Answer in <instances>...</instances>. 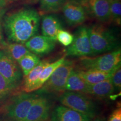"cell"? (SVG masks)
<instances>
[{"instance_id": "1", "label": "cell", "mask_w": 121, "mask_h": 121, "mask_svg": "<svg viewBox=\"0 0 121 121\" xmlns=\"http://www.w3.org/2000/svg\"><path fill=\"white\" fill-rule=\"evenodd\" d=\"M40 20L38 13L33 9H23L7 15L4 27L9 41L25 44L37 34Z\"/></svg>"}, {"instance_id": "2", "label": "cell", "mask_w": 121, "mask_h": 121, "mask_svg": "<svg viewBox=\"0 0 121 121\" xmlns=\"http://www.w3.org/2000/svg\"><path fill=\"white\" fill-rule=\"evenodd\" d=\"M89 40L93 56L112 52L118 47L116 33L102 24H94L88 28Z\"/></svg>"}, {"instance_id": "3", "label": "cell", "mask_w": 121, "mask_h": 121, "mask_svg": "<svg viewBox=\"0 0 121 121\" xmlns=\"http://www.w3.org/2000/svg\"><path fill=\"white\" fill-rule=\"evenodd\" d=\"M121 49L108 52L95 57H82L78 63L80 70L97 69L104 72H112L121 67Z\"/></svg>"}, {"instance_id": "4", "label": "cell", "mask_w": 121, "mask_h": 121, "mask_svg": "<svg viewBox=\"0 0 121 121\" xmlns=\"http://www.w3.org/2000/svg\"><path fill=\"white\" fill-rule=\"evenodd\" d=\"M75 66L73 60H66L57 68L43 86L37 90L38 95L61 93L65 91L68 77Z\"/></svg>"}, {"instance_id": "5", "label": "cell", "mask_w": 121, "mask_h": 121, "mask_svg": "<svg viewBox=\"0 0 121 121\" xmlns=\"http://www.w3.org/2000/svg\"><path fill=\"white\" fill-rule=\"evenodd\" d=\"M38 94L22 93L11 98L4 110L7 117L13 121H24L29 109Z\"/></svg>"}, {"instance_id": "6", "label": "cell", "mask_w": 121, "mask_h": 121, "mask_svg": "<svg viewBox=\"0 0 121 121\" xmlns=\"http://www.w3.org/2000/svg\"><path fill=\"white\" fill-rule=\"evenodd\" d=\"M58 101L62 105L88 116L92 119L96 117L97 113L96 105L84 93L65 91L58 98Z\"/></svg>"}, {"instance_id": "7", "label": "cell", "mask_w": 121, "mask_h": 121, "mask_svg": "<svg viewBox=\"0 0 121 121\" xmlns=\"http://www.w3.org/2000/svg\"><path fill=\"white\" fill-rule=\"evenodd\" d=\"M0 74L16 90L22 83V73L19 64L4 50H0Z\"/></svg>"}, {"instance_id": "8", "label": "cell", "mask_w": 121, "mask_h": 121, "mask_svg": "<svg viewBox=\"0 0 121 121\" xmlns=\"http://www.w3.org/2000/svg\"><path fill=\"white\" fill-rule=\"evenodd\" d=\"M66 55L77 57L93 56L89 40L88 28L83 26L76 30L73 35V42L66 49Z\"/></svg>"}, {"instance_id": "9", "label": "cell", "mask_w": 121, "mask_h": 121, "mask_svg": "<svg viewBox=\"0 0 121 121\" xmlns=\"http://www.w3.org/2000/svg\"><path fill=\"white\" fill-rule=\"evenodd\" d=\"M51 101L43 94L38 95L29 110L24 121H45L51 112Z\"/></svg>"}, {"instance_id": "10", "label": "cell", "mask_w": 121, "mask_h": 121, "mask_svg": "<svg viewBox=\"0 0 121 121\" xmlns=\"http://www.w3.org/2000/svg\"><path fill=\"white\" fill-rule=\"evenodd\" d=\"M62 9L65 19L69 25H80L86 19L87 12L85 9L77 1H66Z\"/></svg>"}, {"instance_id": "11", "label": "cell", "mask_w": 121, "mask_h": 121, "mask_svg": "<svg viewBox=\"0 0 121 121\" xmlns=\"http://www.w3.org/2000/svg\"><path fill=\"white\" fill-rule=\"evenodd\" d=\"M86 11L100 22H106L111 20L110 4L108 0H89L80 3Z\"/></svg>"}, {"instance_id": "12", "label": "cell", "mask_w": 121, "mask_h": 121, "mask_svg": "<svg viewBox=\"0 0 121 121\" xmlns=\"http://www.w3.org/2000/svg\"><path fill=\"white\" fill-rule=\"evenodd\" d=\"M30 52L44 56L52 52L56 47V41L44 35H34L25 43Z\"/></svg>"}, {"instance_id": "13", "label": "cell", "mask_w": 121, "mask_h": 121, "mask_svg": "<svg viewBox=\"0 0 121 121\" xmlns=\"http://www.w3.org/2000/svg\"><path fill=\"white\" fill-rule=\"evenodd\" d=\"M92 118L64 105H57L51 114V121H90Z\"/></svg>"}, {"instance_id": "14", "label": "cell", "mask_w": 121, "mask_h": 121, "mask_svg": "<svg viewBox=\"0 0 121 121\" xmlns=\"http://www.w3.org/2000/svg\"><path fill=\"white\" fill-rule=\"evenodd\" d=\"M42 32L43 35L56 42L58 30L62 29L60 20L54 15H45L42 17Z\"/></svg>"}, {"instance_id": "15", "label": "cell", "mask_w": 121, "mask_h": 121, "mask_svg": "<svg viewBox=\"0 0 121 121\" xmlns=\"http://www.w3.org/2000/svg\"><path fill=\"white\" fill-rule=\"evenodd\" d=\"M114 90L111 78H110L96 84H89L85 94L94 95L99 98H106L112 94Z\"/></svg>"}, {"instance_id": "16", "label": "cell", "mask_w": 121, "mask_h": 121, "mask_svg": "<svg viewBox=\"0 0 121 121\" xmlns=\"http://www.w3.org/2000/svg\"><path fill=\"white\" fill-rule=\"evenodd\" d=\"M49 62L47 60L40 61L36 67H35L29 74L24 78L22 91L25 93H31L34 91L35 86L37 83L38 78L44 68L46 67Z\"/></svg>"}, {"instance_id": "17", "label": "cell", "mask_w": 121, "mask_h": 121, "mask_svg": "<svg viewBox=\"0 0 121 121\" xmlns=\"http://www.w3.org/2000/svg\"><path fill=\"white\" fill-rule=\"evenodd\" d=\"M89 84L80 75L78 70H74L73 69L68 77L65 91L79 92L85 94Z\"/></svg>"}, {"instance_id": "18", "label": "cell", "mask_w": 121, "mask_h": 121, "mask_svg": "<svg viewBox=\"0 0 121 121\" xmlns=\"http://www.w3.org/2000/svg\"><path fill=\"white\" fill-rule=\"evenodd\" d=\"M117 69L112 72H104L93 69H86V70L77 69V70L80 75L86 82L89 84H94L111 78L113 73Z\"/></svg>"}, {"instance_id": "19", "label": "cell", "mask_w": 121, "mask_h": 121, "mask_svg": "<svg viewBox=\"0 0 121 121\" xmlns=\"http://www.w3.org/2000/svg\"><path fill=\"white\" fill-rule=\"evenodd\" d=\"M2 49L8 54V55L10 56L16 62H18L19 60L25 54L30 52L28 48L23 44L14 42L6 43L5 42Z\"/></svg>"}, {"instance_id": "20", "label": "cell", "mask_w": 121, "mask_h": 121, "mask_svg": "<svg viewBox=\"0 0 121 121\" xmlns=\"http://www.w3.org/2000/svg\"><path fill=\"white\" fill-rule=\"evenodd\" d=\"M66 56V54H65L63 56L60 57V59H58L56 61L49 63L46 67L44 68V69L42 71L41 73L39 75L38 80L35 86L34 91H36L38 90L39 89H40L43 86V85L47 81L54 71L57 68H58L60 65L62 64V63L65 60Z\"/></svg>"}, {"instance_id": "21", "label": "cell", "mask_w": 121, "mask_h": 121, "mask_svg": "<svg viewBox=\"0 0 121 121\" xmlns=\"http://www.w3.org/2000/svg\"><path fill=\"white\" fill-rule=\"evenodd\" d=\"M40 61V58L37 54L30 52L22 57L19 60L17 63L25 77L37 66Z\"/></svg>"}, {"instance_id": "22", "label": "cell", "mask_w": 121, "mask_h": 121, "mask_svg": "<svg viewBox=\"0 0 121 121\" xmlns=\"http://www.w3.org/2000/svg\"><path fill=\"white\" fill-rule=\"evenodd\" d=\"M66 0H40V10L44 13H52L62 8Z\"/></svg>"}, {"instance_id": "23", "label": "cell", "mask_w": 121, "mask_h": 121, "mask_svg": "<svg viewBox=\"0 0 121 121\" xmlns=\"http://www.w3.org/2000/svg\"><path fill=\"white\" fill-rule=\"evenodd\" d=\"M15 90L10 83L0 74V104L9 99Z\"/></svg>"}, {"instance_id": "24", "label": "cell", "mask_w": 121, "mask_h": 121, "mask_svg": "<svg viewBox=\"0 0 121 121\" xmlns=\"http://www.w3.org/2000/svg\"><path fill=\"white\" fill-rule=\"evenodd\" d=\"M110 4V13L111 20L118 24L121 23V0H108Z\"/></svg>"}, {"instance_id": "25", "label": "cell", "mask_w": 121, "mask_h": 121, "mask_svg": "<svg viewBox=\"0 0 121 121\" xmlns=\"http://www.w3.org/2000/svg\"><path fill=\"white\" fill-rule=\"evenodd\" d=\"M56 39L63 46L69 47L73 42V35L66 30L60 29L57 33Z\"/></svg>"}, {"instance_id": "26", "label": "cell", "mask_w": 121, "mask_h": 121, "mask_svg": "<svg viewBox=\"0 0 121 121\" xmlns=\"http://www.w3.org/2000/svg\"><path fill=\"white\" fill-rule=\"evenodd\" d=\"M112 82L114 89L120 90L121 88V69L119 67L115 71L111 77Z\"/></svg>"}, {"instance_id": "27", "label": "cell", "mask_w": 121, "mask_h": 121, "mask_svg": "<svg viewBox=\"0 0 121 121\" xmlns=\"http://www.w3.org/2000/svg\"><path fill=\"white\" fill-rule=\"evenodd\" d=\"M108 121H121V109L118 108L110 115Z\"/></svg>"}, {"instance_id": "28", "label": "cell", "mask_w": 121, "mask_h": 121, "mask_svg": "<svg viewBox=\"0 0 121 121\" xmlns=\"http://www.w3.org/2000/svg\"><path fill=\"white\" fill-rule=\"evenodd\" d=\"M5 41L4 40V35H3V31H2V27L1 25V22H0V50L2 49L3 45H4Z\"/></svg>"}, {"instance_id": "29", "label": "cell", "mask_w": 121, "mask_h": 121, "mask_svg": "<svg viewBox=\"0 0 121 121\" xmlns=\"http://www.w3.org/2000/svg\"><path fill=\"white\" fill-rule=\"evenodd\" d=\"M93 119H91L90 121H107L106 119L104 117H94L93 118Z\"/></svg>"}, {"instance_id": "30", "label": "cell", "mask_w": 121, "mask_h": 121, "mask_svg": "<svg viewBox=\"0 0 121 121\" xmlns=\"http://www.w3.org/2000/svg\"><path fill=\"white\" fill-rule=\"evenodd\" d=\"M6 0H0V8L2 7L5 4Z\"/></svg>"}, {"instance_id": "31", "label": "cell", "mask_w": 121, "mask_h": 121, "mask_svg": "<svg viewBox=\"0 0 121 121\" xmlns=\"http://www.w3.org/2000/svg\"><path fill=\"white\" fill-rule=\"evenodd\" d=\"M75 1H77V2H79V3H82V2H86V1H89V0H75Z\"/></svg>"}, {"instance_id": "32", "label": "cell", "mask_w": 121, "mask_h": 121, "mask_svg": "<svg viewBox=\"0 0 121 121\" xmlns=\"http://www.w3.org/2000/svg\"><path fill=\"white\" fill-rule=\"evenodd\" d=\"M8 1H13V0H8Z\"/></svg>"}, {"instance_id": "33", "label": "cell", "mask_w": 121, "mask_h": 121, "mask_svg": "<svg viewBox=\"0 0 121 121\" xmlns=\"http://www.w3.org/2000/svg\"><path fill=\"white\" fill-rule=\"evenodd\" d=\"M11 121V120H9V121Z\"/></svg>"}, {"instance_id": "34", "label": "cell", "mask_w": 121, "mask_h": 121, "mask_svg": "<svg viewBox=\"0 0 121 121\" xmlns=\"http://www.w3.org/2000/svg\"></svg>"}, {"instance_id": "35", "label": "cell", "mask_w": 121, "mask_h": 121, "mask_svg": "<svg viewBox=\"0 0 121 121\" xmlns=\"http://www.w3.org/2000/svg\"></svg>"}]
</instances>
